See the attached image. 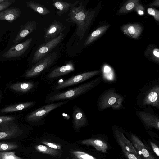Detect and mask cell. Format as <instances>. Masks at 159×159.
<instances>
[{
	"instance_id": "cell-16",
	"label": "cell",
	"mask_w": 159,
	"mask_h": 159,
	"mask_svg": "<svg viewBox=\"0 0 159 159\" xmlns=\"http://www.w3.org/2000/svg\"><path fill=\"white\" fill-rule=\"evenodd\" d=\"M73 63L70 61L61 66L56 68L49 73L46 76V79H53L67 74L74 71Z\"/></svg>"
},
{
	"instance_id": "cell-24",
	"label": "cell",
	"mask_w": 159,
	"mask_h": 159,
	"mask_svg": "<svg viewBox=\"0 0 159 159\" xmlns=\"http://www.w3.org/2000/svg\"><path fill=\"white\" fill-rule=\"evenodd\" d=\"M35 148L39 152L55 157L61 156L62 152L60 150L54 149L42 145H37L35 146Z\"/></svg>"
},
{
	"instance_id": "cell-6",
	"label": "cell",
	"mask_w": 159,
	"mask_h": 159,
	"mask_svg": "<svg viewBox=\"0 0 159 159\" xmlns=\"http://www.w3.org/2000/svg\"><path fill=\"white\" fill-rule=\"evenodd\" d=\"M57 57L56 52L50 53L43 58L25 72V77L30 78L37 76L52 66Z\"/></svg>"
},
{
	"instance_id": "cell-32",
	"label": "cell",
	"mask_w": 159,
	"mask_h": 159,
	"mask_svg": "<svg viewBox=\"0 0 159 159\" xmlns=\"http://www.w3.org/2000/svg\"><path fill=\"white\" fill-rule=\"evenodd\" d=\"M147 52L149 53L151 59L156 62H159V49L157 48L148 49Z\"/></svg>"
},
{
	"instance_id": "cell-12",
	"label": "cell",
	"mask_w": 159,
	"mask_h": 159,
	"mask_svg": "<svg viewBox=\"0 0 159 159\" xmlns=\"http://www.w3.org/2000/svg\"><path fill=\"white\" fill-rule=\"evenodd\" d=\"M66 28V26L60 22L54 20L45 30L44 38L45 43L57 37Z\"/></svg>"
},
{
	"instance_id": "cell-41",
	"label": "cell",
	"mask_w": 159,
	"mask_h": 159,
	"mask_svg": "<svg viewBox=\"0 0 159 159\" xmlns=\"http://www.w3.org/2000/svg\"><path fill=\"white\" fill-rule=\"evenodd\" d=\"M7 0H0V3L5 2Z\"/></svg>"
},
{
	"instance_id": "cell-22",
	"label": "cell",
	"mask_w": 159,
	"mask_h": 159,
	"mask_svg": "<svg viewBox=\"0 0 159 159\" xmlns=\"http://www.w3.org/2000/svg\"><path fill=\"white\" fill-rule=\"evenodd\" d=\"M36 103L35 101H32L11 105L2 109L1 112L2 113H8L21 110L33 106Z\"/></svg>"
},
{
	"instance_id": "cell-19",
	"label": "cell",
	"mask_w": 159,
	"mask_h": 159,
	"mask_svg": "<svg viewBox=\"0 0 159 159\" xmlns=\"http://www.w3.org/2000/svg\"><path fill=\"white\" fill-rule=\"evenodd\" d=\"M82 144L93 147L97 150L103 153H106L108 148L107 143L101 139H85L81 142Z\"/></svg>"
},
{
	"instance_id": "cell-25",
	"label": "cell",
	"mask_w": 159,
	"mask_h": 159,
	"mask_svg": "<svg viewBox=\"0 0 159 159\" xmlns=\"http://www.w3.org/2000/svg\"><path fill=\"white\" fill-rule=\"evenodd\" d=\"M27 7L41 15H46L50 13L51 11L43 5L31 1L26 2Z\"/></svg>"
},
{
	"instance_id": "cell-15",
	"label": "cell",
	"mask_w": 159,
	"mask_h": 159,
	"mask_svg": "<svg viewBox=\"0 0 159 159\" xmlns=\"http://www.w3.org/2000/svg\"><path fill=\"white\" fill-rule=\"evenodd\" d=\"M37 25V22L33 20L28 21L24 25H22L13 42L15 44L19 43L35 30Z\"/></svg>"
},
{
	"instance_id": "cell-20",
	"label": "cell",
	"mask_w": 159,
	"mask_h": 159,
	"mask_svg": "<svg viewBox=\"0 0 159 159\" xmlns=\"http://www.w3.org/2000/svg\"><path fill=\"white\" fill-rule=\"evenodd\" d=\"M38 84V82H18L11 85L10 88L16 91L26 92L36 87Z\"/></svg>"
},
{
	"instance_id": "cell-5",
	"label": "cell",
	"mask_w": 159,
	"mask_h": 159,
	"mask_svg": "<svg viewBox=\"0 0 159 159\" xmlns=\"http://www.w3.org/2000/svg\"><path fill=\"white\" fill-rule=\"evenodd\" d=\"M70 100H66L45 105L30 113L26 120L32 123L40 125L44 122L47 115L51 111L67 103Z\"/></svg>"
},
{
	"instance_id": "cell-28",
	"label": "cell",
	"mask_w": 159,
	"mask_h": 159,
	"mask_svg": "<svg viewBox=\"0 0 159 159\" xmlns=\"http://www.w3.org/2000/svg\"><path fill=\"white\" fill-rule=\"evenodd\" d=\"M18 147L19 145L14 143L6 142H0V152L15 149Z\"/></svg>"
},
{
	"instance_id": "cell-17",
	"label": "cell",
	"mask_w": 159,
	"mask_h": 159,
	"mask_svg": "<svg viewBox=\"0 0 159 159\" xmlns=\"http://www.w3.org/2000/svg\"><path fill=\"white\" fill-rule=\"evenodd\" d=\"M21 11L17 7H11L0 12V21L6 20L12 23L21 16Z\"/></svg>"
},
{
	"instance_id": "cell-26",
	"label": "cell",
	"mask_w": 159,
	"mask_h": 159,
	"mask_svg": "<svg viewBox=\"0 0 159 159\" xmlns=\"http://www.w3.org/2000/svg\"><path fill=\"white\" fill-rule=\"evenodd\" d=\"M22 131L19 128L11 130L0 132V140L8 139L20 136Z\"/></svg>"
},
{
	"instance_id": "cell-29",
	"label": "cell",
	"mask_w": 159,
	"mask_h": 159,
	"mask_svg": "<svg viewBox=\"0 0 159 159\" xmlns=\"http://www.w3.org/2000/svg\"><path fill=\"white\" fill-rule=\"evenodd\" d=\"M72 153L77 159H97L88 153L81 151H73L72 152Z\"/></svg>"
},
{
	"instance_id": "cell-38",
	"label": "cell",
	"mask_w": 159,
	"mask_h": 159,
	"mask_svg": "<svg viewBox=\"0 0 159 159\" xmlns=\"http://www.w3.org/2000/svg\"><path fill=\"white\" fill-rule=\"evenodd\" d=\"M150 143L153 152L158 157H159V148L152 141H150Z\"/></svg>"
},
{
	"instance_id": "cell-11",
	"label": "cell",
	"mask_w": 159,
	"mask_h": 159,
	"mask_svg": "<svg viewBox=\"0 0 159 159\" xmlns=\"http://www.w3.org/2000/svg\"><path fill=\"white\" fill-rule=\"evenodd\" d=\"M72 123L73 128L76 131H79L80 128L88 125L85 113L82 109L76 105H74L73 107Z\"/></svg>"
},
{
	"instance_id": "cell-1",
	"label": "cell",
	"mask_w": 159,
	"mask_h": 159,
	"mask_svg": "<svg viewBox=\"0 0 159 159\" xmlns=\"http://www.w3.org/2000/svg\"><path fill=\"white\" fill-rule=\"evenodd\" d=\"M77 1L70 9L67 20L76 25V34L81 40L92 22L96 11L86 9L82 3L77 6Z\"/></svg>"
},
{
	"instance_id": "cell-2",
	"label": "cell",
	"mask_w": 159,
	"mask_h": 159,
	"mask_svg": "<svg viewBox=\"0 0 159 159\" xmlns=\"http://www.w3.org/2000/svg\"><path fill=\"white\" fill-rule=\"evenodd\" d=\"M102 79L100 76L90 81L63 92L54 91L48 94L46 102H52L55 101L70 100L85 94L98 86Z\"/></svg>"
},
{
	"instance_id": "cell-9",
	"label": "cell",
	"mask_w": 159,
	"mask_h": 159,
	"mask_svg": "<svg viewBox=\"0 0 159 159\" xmlns=\"http://www.w3.org/2000/svg\"><path fill=\"white\" fill-rule=\"evenodd\" d=\"M64 36V34L61 33L57 37L52 40L39 45L34 55L32 63H36L49 53L52 50L61 42Z\"/></svg>"
},
{
	"instance_id": "cell-8",
	"label": "cell",
	"mask_w": 159,
	"mask_h": 159,
	"mask_svg": "<svg viewBox=\"0 0 159 159\" xmlns=\"http://www.w3.org/2000/svg\"><path fill=\"white\" fill-rule=\"evenodd\" d=\"M100 73V71L97 70L86 72L73 76L61 82L57 83L52 88V90L57 91L79 84L99 74Z\"/></svg>"
},
{
	"instance_id": "cell-14",
	"label": "cell",
	"mask_w": 159,
	"mask_h": 159,
	"mask_svg": "<svg viewBox=\"0 0 159 159\" xmlns=\"http://www.w3.org/2000/svg\"><path fill=\"white\" fill-rule=\"evenodd\" d=\"M130 138L132 145L140 157L144 159H156L137 136L131 134Z\"/></svg>"
},
{
	"instance_id": "cell-40",
	"label": "cell",
	"mask_w": 159,
	"mask_h": 159,
	"mask_svg": "<svg viewBox=\"0 0 159 159\" xmlns=\"http://www.w3.org/2000/svg\"><path fill=\"white\" fill-rule=\"evenodd\" d=\"M159 0H156L154 1L152 3H151L149 5L150 6H159Z\"/></svg>"
},
{
	"instance_id": "cell-4",
	"label": "cell",
	"mask_w": 159,
	"mask_h": 159,
	"mask_svg": "<svg viewBox=\"0 0 159 159\" xmlns=\"http://www.w3.org/2000/svg\"><path fill=\"white\" fill-rule=\"evenodd\" d=\"M124 98L116 92L114 87L105 90L99 95L97 102V107L99 111L111 108L114 111L124 108L123 103Z\"/></svg>"
},
{
	"instance_id": "cell-35",
	"label": "cell",
	"mask_w": 159,
	"mask_h": 159,
	"mask_svg": "<svg viewBox=\"0 0 159 159\" xmlns=\"http://www.w3.org/2000/svg\"><path fill=\"white\" fill-rule=\"evenodd\" d=\"M15 1L14 0H7L5 2L0 3V12L7 8Z\"/></svg>"
},
{
	"instance_id": "cell-36",
	"label": "cell",
	"mask_w": 159,
	"mask_h": 159,
	"mask_svg": "<svg viewBox=\"0 0 159 159\" xmlns=\"http://www.w3.org/2000/svg\"><path fill=\"white\" fill-rule=\"evenodd\" d=\"M124 155L128 159H142V158L133 153L125 150H122Z\"/></svg>"
},
{
	"instance_id": "cell-30",
	"label": "cell",
	"mask_w": 159,
	"mask_h": 159,
	"mask_svg": "<svg viewBox=\"0 0 159 159\" xmlns=\"http://www.w3.org/2000/svg\"><path fill=\"white\" fill-rule=\"evenodd\" d=\"M0 157L1 159H23L16 155L14 151L0 152Z\"/></svg>"
},
{
	"instance_id": "cell-3",
	"label": "cell",
	"mask_w": 159,
	"mask_h": 159,
	"mask_svg": "<svg viewBox=\"0 0 159 159\" xmlns=\"http://www.w3.org/2000/svg\"><path fill=\"white\" fill-rule=\"evenodd\" d=\"M136 104L145 108L148 106L159 109V80H154L142 87L137 97Z\"/></svg>"
},
{
	"instance_id": "cell-39",
	"label": "cell",
	"mask_w": 159,
	"mask_h": 159,
	"mask_svg": "<svg viewBox=\"0 0 159 159\" xmlns=\"http://www.w3.org/2000/svg\"><path fill=\"white\" fill-rule=\"evenodd\" d=\"M137 13L140 15H143L144 14V8L141 5H138L134 9Z\"/></svg>"
},
{
	"instance_id": "cell-21",
	"label": "cell",
	"mask_w": 159,
	"mask_h": 159,
	"mask_svg": "<svg viewBox=\"0 0 159 159\" xmlns=\"http://www.w3.org/2000/svg\"><path fill=\"white\" fill-rule=\"evenodd\" d=\"M52 2V4L58 10L57 14L59 16L67 12L73 5V4L62 0H53Z\"/></svg>"
},
{
	"instance_id": "cell-37",
	"label": "cell",
	"mask_w": 159,
	"mask_h": 159,
	"mask_svg": "<svg viewBox=\"0 0 159 159\" xmlns=\"http://www.w3.org/2000/svg\"><path fill=\"white\" fill-rule=\"evenodd\" d=\"M15 118L9 116H0V124L7 122L13 121Z\"/></svg>"
},
{
	"instance_id": "cell-18",
	"label": "cell",
	"mask_w": 159,
	"mask_h": 159,
	"mask_svg": "<svg viewBox=\"0 0 159 159\" xmlns=\"http://www.w3.org/2000/svg\"><path fill=\"white\" fill-rule=\"evenodd\" d=\"M121 30L125 34L132 38L137 39L140 35L142 28L139 24H130L123 25Z\"/></svg>"
},
{
	"instance_id": "cell-43",
	"label": "cell",
	"mask_w": 159,
	"mask_h": 159,
	"mask_svg": "<svg viewBox=\"0 0 159 159\" xmlns=\"http://www.w3.org/2000/svg\"><path fill=\"white\" fill-rule=\"evenodd\" d=\"M0 159H1V158H0Z\"/></svg>"
},
{
	"instance_id": "cell-42",
	"label": "cell",
	"mask_w": 159,
	"mask_h": 159,
	"mask_svg": "<svg viewBox=\"0 0 159 159\" xmlns=\"http://www.w3.org/2000/svg\"></svg>"
},
{
	"instance_id": "cell-23",
	"label": "cell",
	"mask_w": 159,
	"mask_h": 159,
	"mask_svg": "<svg viewBox=\"0 0 159 159\" xmlns=\"http://www.w3.org/2000/svg\"><path fill=\"white\" fill-rule=\"evenodd\" d=\"M109 25L100 27L93 32L85 40L84 45L87 46L92 43L102 35L108 28Z\"/></svg>"
},
{
	"instance_id": "cell-13",
	"label": "cell",
	"mask_w": 159,
	"mask_h": 159,
	"mask_svg": "<svg viewBox=\"0 0 159 159\" xmlns=\"http://www.w3.org/2000/svg\"><path fill=\"white\" fill-rule=\"evenodd\" d=\"M113 128L117 141L121 147L122 150H126L141 157L132 143L125 137L122 131L120 130L119 128L116 126H114Z\"/></svg>"
},
{
	"instance_id": "cell-31",
	"label": "cell",
	"mask_w": 159,
	"mask_h": 159,
	"mask_svg": "<svg viewBox=\"0 0 159 159\" xmlns=\"http://www.w3.org/2000/svg\"><path fill=\"white\" fill-rule=\"evenodd\" d=\"M19 128L18 126L12 121L9 122L0 124V131H5Z\"/></svg>"
},
{
	"instance_id": "cell-34",
	"label": "cell",
	"mask_w": 159,
	"mask_h": 159,
	"mask_svg": "<svg viewBox=\"0 0 159 159\" xmlns=\"http://www.w3.org/2000/svg\"><path fill=\"white\" fill-rule=\"evenodd\" d=\"M148 13L153 16L155 19L157 21H159V11L154 8H149L147 9Z\"/></svg>"
},
{
	"instance_id": "cell-10",
	"label": "cell",
	"mask_w": 159,
	"mask_h": 159,
	"mask_svg": "<svg viewBox=\"0 0 159 159\" xmlns=\"http://www.w3.org/2000/svg\"><path fill=\"white\" fill-rule=\"evenodd\" d=\"M32 38H30L25 41L12 46L2 55L6 58H12L18 57L22 55L29 48Z\"/></svg>"
},
{
	"instance_id": "cell-7",
	"label": "cell",
	"mask_w": 159,
	"mask_h": 159,
	"mask_svg": "<svg viewBox=\"0 0 159 159\" xmlns=\"http://www.w3.org/2000/svg\"><path fill=\"white\" fill-rule=\"evenodd\" d=\"M135 114L142 123L147 128L159 129V117L150 106L143 110L137 111Z\"/></svg>"
},
{
	"instance_id": "cell-27",
	"label": "cell",
	"mask_w": 159,
	"mask_h": 159,
	"mask_svg": "<svg viewBox=\"0 0 159 159\" xmlns=\"http://www.w3.org/2000/svg\"><path fill=\"white\" fill-rule=\"evenodd\" d=\"M139 4V0H130L127 1L122 7L119 11L120 14L128 13L135 9V7Z\"/></svg>"
},
{
	"instance_id": "cell-33",
	"label": "cell",
	"mask_w": 159,
	"mask_h": 159,
	"mask_svg": "<svg viewBox=\"0 0 159 159\" xmlns=\"http://www.w3.org/2000/svg\"><path fill=\"white\" fill-rule=\"evenodd\" d=\"M40 143L54 149L61 150L62 148V146L61 144L49 141H42Z\"/></svg>"
}]
</instances>
